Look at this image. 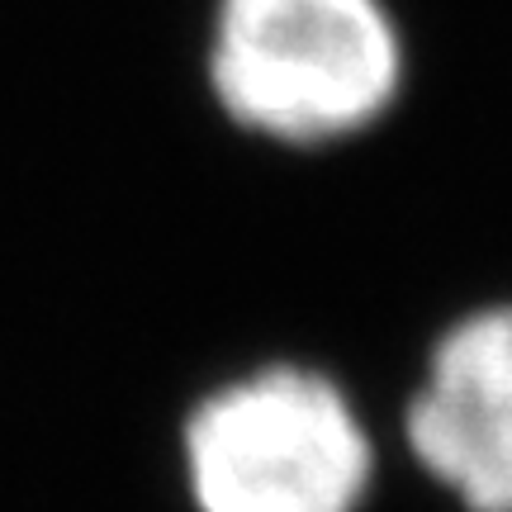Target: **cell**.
I'll use <instances>...</instances> for the list:
<instances>
[{
    "instance_id": "obj_1",
    "label": "cell",
    "mask_w": 512,
    "mask_h": 512,
    "mask_svg": "<svg viewBox=\"0 0 512 512\" xmlns=\"http://www.w3.org/2000/svg\"><path fill=\"white\" fill-rule=\"evenodd\" d=\"M209 81L261 138L337 143L399 100L403 38L384 0H219Z\"/></svg>"
},
{
    "instance_id": "obj_3",
    "label": "cell",
    "mask_w": 512,
    "mask_h": 512,
    "mask_svg": "<svg viewBox=\"0 0 512 512\" xmlns=\"http://www.w3.org/2000/svg\"><path fill=\"white\" fill-rule=\"evenodd\" d=\"M403 437L465 512H512V304L446 328L408 399Z\"/></svg>"
},
{
    "instance_id": "obj_2",
    "label": "cell",
    "mask_w": 512,
    "mask_h": 512,
    "mask_svg": "<svg viewBox=\"0 0 512 512\" xmlns=\"http://www.w3.org/2000/svg\"><path fill=\"white\" fill-rule=\"evenodd\" d=\"M185 465L200 512H356L375 446L328 375L266 366L190 413Z\"/></svg>"
}]
</instances>
